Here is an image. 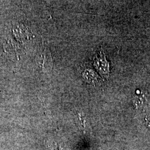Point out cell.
<instances>
[{"label": "cell", "mask_w": 150, "mask_h": 150, "mask_svg": "<svg viewBox=\"0 0 150 150\" xmlns=\"http://www.w3.org/2000/svg\"><path fill=\"white\" fill-rule=\"evenodd\" d=\"M145 123L146 126L150 129V114L146 116L145 118Z\"/></svg>", "instance_id": "4"}, {"label": "cell", "mask_w": 150, "mask_h": 150, "mask_svg": "<svg viewBox=\"0 0 150 150\" xmlns=\"http://www.w3.org/2000/svg\"><path fill=\"white\" fill-rule=\"evenodd\" d=\"M82 77L87 83L92 85H98L100 82L98 75L91 69H86L83 72Z\"/></svg>", "instance_id": "2"}, {"label": "cell", "mask_w": 150, "mask_h": 150, "mask_svg": "<svg viewBox=\"0 0 150 150\" xmlns=\"http://www.w3.org/2000/svg\"><path fill=\"white\" fill-rule=\"evenodd\" d=\"M146 101V98L143 93H140L135 97L134 100V104L136 108H142L145 105Z\"/></svg>", "instance_id": "3"}, {"label": "cell", "mask_w": 150, "mask_h": 150, "mask_svg": "<svg viewBox=\"0 0 150 150\" xmlns=\"http://www.w3.org/2000/svg\"><path fill=\"white\" fill-rule=\"evenodd\" d=\"M93 65L102 77L108 79L110 75V66L105 54L102 51L95 57Z\"/></svg>", "instance_id": "1"}]
</instances>
